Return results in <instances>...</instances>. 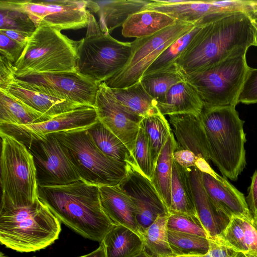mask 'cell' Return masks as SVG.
<instances>
[{
	"label": "cell",
	"mask_w": 257,
	"mask_h": 257,
	"mask_svg": "<svg viewBox=\"0 0 257 257\" xmlns=\"http://www.w3.org/2000/svg\"><path fill=\"white\" fill-rule=\"evenodd\" d=\"M256 29L248 15L227 14L203 25L176 61L184 73L206 69L227 58L257 47Z\"/></svg>",
	"instance_id": "obj_1"
},
{
	"label": "cell",
	"mask_w": 257,
	"mask_h": 257,
	"mask_svg": "<svg viewBox=\"0 0 257 257\" xmlns=\"http://www.w3.org/2000/svg\"><path fill=\"white\" fill-rule=\"evenodd\" d=\"M38 197L61 223L91 240L101 242L114 225L101 207L99 186L82 180L38 186Z\"/></svg>",
	"instance_id": "obj_2"
},
{
	"label": "cell",
	"mask_w": 257,
	"mask_h": 257,
	"mask_svg": "<svg viewBox=\"0 0 257 257\" xmlns=\"http://www.w3.org/2000/svg\"><path fill=\"white\" fill-rule=\"evenodd\" d=\"M61 223L39 198L30 205H1V243L20 252L40 250L59 238Z\"/></svg>",
	"instance_id": "obj_3"
},
{
	"label": "cell",
	"mask_w": 257,
	"mask_h": 257,
	"mask_svg": "<svg viewBox=\"0 0 257 257\" xmlns=\"http://www.w3.org/2000/svg\"><path fill=\"white\" fill-rule=\"evenodd\" d=\"M209 149L210 161L232 181L246 166L244 121L235 106L203 108L199 115Z\"/></svg>",
	"instance_id": "obj_4"
},
{
	"label": "cell",
	"mask_w": 257,
	"mask_h": 257,
	"mask_svg": "<svg viewBox=\"0 0 257 257\" xmlns=\"http://www.w3.org/2000/svg\"><path fill=\"white\" fill-rule=\"evenodd\" d=\"M79 41L45 26L37 27L15 63L16 77L62 72H76Z\"/></svg>",
	"instance_id": "obj_5"
},
{
	"label": "cell",
	"mask_w": 257,
	"mask_h": 257,
	"mask_svg": "<svg viewBox=\"0 0 257 257\" xmlns=\"http://www.w3.org/2000/svg\"><path fill=\"white\" fill-rule=\"evenodd\" d=\"M85 37L79 40L76 70L94 82H105L128 62L132 43L119 41L103 33L90 12Z\"/></svg>",
	"instance_id": "obj_6"
},
{
	"label": "cell",
	"mask_w": 257,
	"mask_h": 257,
	"mask_svg": "<svg viewBox=\"0 0 257 257\" xmlns=\"http://www.w3.org/2000/svg\"><path fill=\"white\" fill-rule=\"evenodd\" d=\"M1 205H30L39 199L33 157L27 147L16 138L0 132Z\"/></svg>",
	"instance_id": "obj_7"
},
{
	"label": "cell",
	"mask_w": 257,
	"mask_h": 257,
	"mask_svg": "<svg viewBox=\"0 0 257 257\" xmlns=\"http://www.w3.org/2000/svg\"><path fill=\"white\" fill-rule=\"evenodd\" d=\"M53 134L81 180L98 186H115L127 176V166L104 154L87 130Z\"/></svg>",
	"instance_id": "obj_8"
},
{
	"label": "cell",
	"mask_w": 257,
	"mask_h": 257,
	"mask_svg": "<svg viewBox=\"0 0 257 257\" xmlns=\"http://www.w3.org/2000/svg\"><path fill=\"white\" fill-rule=\"evenodd\" d=\"M246 54L231 56L203 70L184 73L196 90L203 108L236 106L249 68Z\"/></svg>",
	"instance_id": "obj_9"
},
{
	"label": "cell",
	"mask_w": 257,
	"mask_h": 257,
	"mask_svg": "<svg viewBox=\"0 0 257 257\" xmlns=\"http://www.w3.org/2000/svg\"><path fill=\"white\" fill-rule=\"evenodd\" d=\"M195 26L177 21L174 25L153 35L136 39L131 42V54L125 66L104 82L111 89H119L140 81L146 71L160 54Z\"/></svg>",
	"instance_id": "obj_10"
},
{
	"label": "cell",
	"mask_w": 257,
	"mask_h": 257,
	"mask_svg": "<svg viewBox=\"0 0 257 257\" xmlns=\"http://www.w3.org/2000/svg\"><path fill=\"white\" fill-rule=\"evenodd\" d=\"M26 13L36 28L45 26L61 31L87 27L88 1L85 0H10Z\"/></svg>",
	"instance_id": "obj_11"
},
{
	"label": "cell",
	"mask_w": 257,
	"mask_h": 257,
	"mask_svg": "<svg viewBox=\"0 0 257 257\" xmlns=\"http://www.w3.org/2000/svg\"><path fill=\"white\" fill-rule=\"evenodd\" d=\"M25 145L33 157L38 186H63L81 180L54 134Z\"/></svg>",
	"instance_id": "obj_12"
},
{
	"label": "cell",
	"mask_w": 257,
	"mask_h": 257,
	"mask_svg": "<svg viewBox=\"0 0 257 257\" xmlns=\"http://www.w3.org/2000/svg\"><path fill=\"white\" fill-rule=\"evenodd\" d=\"M16 79L22 85L48 95L94 107L98 84L77 71L44 73Z\"/></svg>",
	"instance_id": "obj_13"
},
{
	"label": "cell",
	"mask_w": 257,
	"mask_h": 257,
	"mask_svg": "<svg viewBox=\"0 0 257 257\" xmlns=\"http://www.w3.org/2000/svg\"><path fill=\"white\" fill-rule=\"evenodd\" d=\"M98 121L94 107L83 106L40 123L26 125L1 124L0 132L13 136L25 145L55 133L86 130Z\"/></svg>",
	"instance_id": "obj_14"
},
{
	"label": "cell",
	"mask_w": 257,
	"mask_h": 257,
	"mask_svg": "<svg viewBox=\"0 0 257 257\" xmlns=\"http://www.w3.org/2000/svg\"><path fill=\"white\" fill-rule=\"evenodd\" d=\"M94 108L98 120L119 138L132 154L143 117L120 103L104 82L98 85Z\"/></svg>",
	"instance_id": "obj_15"
},
{
	"label": "cell",
	"mask_w": 257,
	"mask_h": 257,
	"mask_svg": "<svg viewBox=\"0 0 257 257\" xmlns=\"http://www.w3.org/2000/svg\"><path fill=\"white\" fill-rule=\"evenodd\" d=\"M118 186L134 204L141 236L158 216L169 213L151 181L133 166L127 165V176Z\"/></svg>",
	"instance_id": "obj_16"
},
{
	"label": "cell",
	"mask_w": 257,
	"mask_h": 257,
	"mask_svg": "<svg viewBox=\"0 0 257 257\" xmlns=\"http://www.w3.org/2000/svg\"><path fill=\"white\" fill-rule=\"evenodd\" d=\"M168 117L176 141L175 149L191 152L198 159H203L209 162V149L199 116L181 113L170 115Z\"/></svg>",
	"instance_id": "obj_17"
},
{
	"label": "cell",
	"mask_w": 257,
	"mask_h": 257,
	"mask_svg": "<svg viewBox=\"0 0 257 257\" xmlns=\"http://www.w3.org/2000/svg\"><path fill=\"white\" fill-rule=\"evenodd\" d=\"M197 216L208 234V238L220 235L232 216L216 205L207 194L201 172L196 167L188 169Z\"/></svg>",
	"instance_id": "obj_18"
},
{
	"label": "cell",
	"mask_w": 257,
	"mask_h": 257,
	"mask_svg": "<svg viewBox=\"0 0 257 257\" xmlns=\"http://www.w3.org/2000/svg\"><path fill=\"white\" fill-rule=\"evenodd\" d=\"M204 189L211 200L231 216L253 218L243 194L237 189L224 176L215 171L202 172Z\"/></svg>",
	"instance_id": "obj_19"
},
{
	"label": "cell",
	"mask_w": 257,
	"mask_h": 257,
	"mask_svg": "<svg viewBox=\"0 0 257 257\" xmlns=\"http://www.w3.org/2000/svg\"><path fill=\"white\" fill-rule=\"evenodd\" d=\"M99 189L101 207L112 223L124 226L142 237L137 224L135 207L130 197L119 186H101Z\"/></svg>",
	"instance_id": "obj_20"
},
{
	"label": "cell",
	"mask_w": 257,
	"mask_h": 257,
	"mask_svg": "<svg viewBox=\"0 0 257 257\" xmlns=\"http://www.w3.org/2000/svg\"><path fill=\"white\" fill-rule=\"evenodd\" d=\"M164 13L176 21L200 25L208 16L215 14L211 1L153 0L143 11Z\"/></svg>",
	"instance_id": "obj_21"
},
{
	"label": "cell",
	"mask_w": 257,
	"mask_h": 257,
	"mask_svg": "<svg viewBox=\"0 0 257 257\" xmlns=\"http://www.w3.org/2000/svg\"><path fill=\"white\" fill-rule=\"evenodd\" d=\"M157 106L164 115L192 113L199 116L203 104L195 88L185 80L173 85L157 102Z\"/></svg>",
	"instance_id": "obj_22"
},
{
	"label": "cell",
	"mask_w": 257,
	"mask_h": 257,
	"mask_svg": "<svg viewBox=\"0 0 257 257\" xmlns=\"http://www.w3.org/2000/svg\"><path fill=\"white\" fill-rule=\"evenodd\" d=\"M7 92L35 110L52 117L67 111L86 106L25 87L17 81L16 78Z\"/></svg>",
	"instance_id": "obj_23"
},
{
	"label": "cell",
	"mask_w": 257,
	"mask_h": 257,
	"mask_svg": "<svg viewBox=\"0 0 257 257\" xmlns=\"http://www.w3.org/2000/svg\"><path fill=\"white\" fill-rule=\"evenodd\" d=\"M151 1L114 0L97 1L99 10L98 22L101 31L110 34L115 29L122 27L132 15L143 11Z\"/></svg>",
	"instance_id": "obj_24"
},
{
	"label": "cell",
	"mask_w": 257,
	"mask_h": 257,
	"mask_svg": "<svg viewBox=\"0 0 257 257\" xmlns=\"http://www.w3.org/2000/svg\"><path fill=\"white\" fill-rule=\"evenodd\" d=\"M169 213L197 216L188 170L173 159ZM198 217V216H197Z\"/></svg>",
	"instance_id": "obj_25"
},
{
	"label": "cell",
	"mask_w": 257,
	"mask_h": 257,
	"mask_svg": "<svg viewBox=\"0 0 257 257\" xmlns=\"http://www.w3.org/2000/svg\"><path fill=\"white\" fill-rule=\"evenodd\" d=\"M177 21L159 12L141 11L131 15L122 26L125 38H141L154 35L174 25Z\"/></svg>",
	"instance_id": "obj_26"
},
{
	"label": "cell",
	"mask_w": 257,
	"mask_h": 257,
	"mask_svg": "<svg viewBox=\"0 0 257 257\" xmlns=\"http://www.w3.org/2000/svg\"><path fill=\"white\" fill-rule=\"evenodd\" d=\"M52 118L35 110L7 91L0 90V124H35Z\"/></svg>",
	"instance_id": "obj_27"
},
{
	"label": "cell",
	"mask_w": 257,
	"mask_h": 257,
	"mask_svg": "<svg viewBox=\"0 0 257 257\" xmlns=\"http://www.w3.org/2000/svg\"><path fill=\"white\" fill-rule=\"evenodd\" d=\"M102 241L106 257H134L144 251L142 237L123 225H113Z\"/></svg>",
	"instance_id": "obj_28"
},
{
	"label": "cell",
	"mask_w": 257,
	"mask_h": 257,
	"mask_svg": "<svg viewBox=\"0 0 257 257\" xmlns=\"http://www.w3.org/2000/svg\"><path fill=\"white\" fill-rule=\"evenodd\" d=\"M87 131L96 147L106 156L125 166H136L123 142L99 120Z\"/></svg>",
	"instance_id": "obj_29"
},
{
	"label": "cell",
	"mask_w": 257,
	"mask_h": 257,
	"mask_svg": "<svg viewBox=\"0 0 257 257\" xmlns=\"http://www.w3.org/2000/svg\"><path fill=\"white\" fill-rule=\"evenodd\" d=\"M175 147L172 132L159 155L151 180L168 210L171 203L173 155Z\"/></svg>",
	"instance_id": "obj_30"
},
{
	"label": "cell",
	"mask_w": 257,
	"mask_h": 257,
	"mask_svg": "<svg viewBox=\"0 0 257 257\" xmlns=\"http://www.w3.org/2000/svg\"><path fill=\"white\" fill-rule=\"evenodd\" d=\"M111 90L120 103L140 116L145 117L160 112L156 101L145 90L141 81L126 88Z\"/></svg>",
	"instance_id": "obj_31"
},
{
	"label": "cell",
	"mask_w": 257,
	"mask_h": 257,
	"mask_svg": "<svg viewBox=\"0 0 257 257\" xmlns=\"http://www.w3.org/2000/svg\"><path fill=\"white\" fill-rule=\"evenodd\" d=\"M169 213L160 215L142 235L144 251L149 257H175L168 242Z\"/></svg>",
	"instance_id": "obj_32"
},
{
	"label": "cell",
	"mask_w": 257,
	"mask_h": 257,
	"mask_svg": "<svg viewBox=\"0 0 257 257\" xmlns=\"http://www.w3.org/2000/svg\"><path fill=\"white\" fill-rule=\"evenodd\" d=\"M140 127L145 131L149 142L156 165L159 155L172 133L169 121L160 112L143 117Z\"/></svg>",
	"instance_id": "obj_33"
},
{
	"label": "cell",
	"mask_w": 257,
	"mask_h": 257,
	"mask_svg": "<svg viewBox=\"0 0 257 257\" xmlns=\"http://www.w3.org/2000/svg\"><path fill=\"white\" fill-rule=\"evenodd\" d=\"M168 237L174 256L203 255L209 250L208 238L169 229Z\"/></svg>",
	"instance_id": "obj_34"
},
{
	"label": "cell",
	"mask_w": 257,
	"mask_h": 257,
	"mask_svg": "<svg viewBox=\"0 0 257 257\" xmlns=\"http://www.w3.org/2000/svg\"><path fill=\"white\" fill-rule=\"evenodd\" d=\"M202 25H195L190 31L171 44L156 59L144 75L169 70L176 66V62Z\"/></svg>",
	"instance_id": "obj_35"
},
{
	"label": "cell",
	"mask_w": 257,
	"mask_h": 257,
	"mask_svg": "<svg viewBox=\"0 0 257 257\" xmlns=\"http://www.w3.org/2000/svg\"><path fill=\"white\" fill-rule=\"evenodd\" d=\"M185 80L183 73L176 65L168 71L144 75L140 81L147 92L157 102L173 85Z\"/></svg>",
	"instance_id": "obj_36"
},
{
	"label": "cell",
	"mask_w": 257,
	"mask_h": 257,
	"mask_svg": "<svg viewBox=\"0 0 257 257\" xmlns=\"http://www.w3.org/2000/svg\"><path fill=\"white\" fill-rule=\"evenodd\" d=\"M36 27L29 16L10 0L0 1V30H12L32 35Z\"/></svg>",
	"instance_id": "obj_37"
},
{
	"label": "cell",
	"mask_w": 257,
	"mask_h": 257,
	"mask_svg": "<svg viewBox=\"0 0 257 257\" xmlns=\"http://www.w3.org/2000/svg\"><path fill=\"white\" fill-rule=\"evenodd\" d=\"M132 156L136 169L151 180L155 164L148 138L144 130L141 127L132 152Z\"/></svg>",
	"instance_id": "obj_38"
},
{
	"label": "cell",
	"mask_w": 257,
	"mask_h": 257,
	"mask_svg": "<svg viewBox=\"0 0 257 257\" xmlns=\"http://www.w3.org/2000/svg\"><path fill=\"white\" fill-rule=\"evenodd\" d=\"M167 226L169 230L208 238L207 232L196 216L169 213Z\"/></svg>",
	"instance_id": "obj_39"
},
{
	"label": "cell",
	"mask_w": 257,
	"mask_h": 257,
	"mask_svg": "<svg viewBox=\"0 0 257 257\" xmlns=\"http://www.w3.org/2000/svg\"><path fill=\"white\" fill-rule=\"evenodd\" d=\"M238 103H257V68L249 67L238 96Z\"/></svg>",
	"instance_id": "obj_40"
},
{
	"label": "cell",
	"mask_w": 257,
	"mask_h": 257,
	"mask_svg": "<svg viewBox=\"0 0 257 257\" xmlns=\"http://www.w3.org/2000/svg\"><path fill=\"white\" fill-rule=\"evenodd\" d=\"M208 239L209 250L206 254L177 257H247L243 253L237 251L226 245L218 236L209 237Z\"/></svg>",
	"instance_id": "obj_41"
},
{
	"label": "cell",
	"mask_w": 257,
	"mask_h": 257,
	"mask_svg": "<svg viewBox=\"0 0 257 257\" xmlns=\"http://www.w3.org/2000/svg\"><path fill=\"white\" fill-rule=\"evenodd\" d=\"M215 13L242 12L248 16L251 12L250 0L211 1Z\"/></svg>",
	"instance_id": "obj_42"
},
{
	"label": "cell",
	"mask_w": 257,
	"mask_h": 257,
	"mask_svg": "<svg viewBox=\"0 0 257 257\" xmlns=\"http://www.w3.org/2000/svg\"><path fill=\"white\" fill-rule=\"evenodd\" d=\"M26 45L19 43L0 32V55L15 64L21 56Z\"/></svg>",
	"instance_id": "obj_43"
},
{
	"label": "cell",
	"mask_w": 257,
	"mask_h": 257,
	"mask_svg": "<svg viewBox=\"0 0 257 257\" xmlns=\"http://www.w3.org/2000/svg\"><path fill=\"white\" fill-rule=\"evenodd\" d=\"M15 64L0 55V90L8 91L16 78Z\"/></svg>",
	"instance_id": "obj_44"
},
{
	"label": "cell",
	"mask_w": 257,
	"mask_h": 257,
	"mask_svg": "<svg viewBox=\"0 0 257 257\" xmlns=\"http://www.w3.org/2000/svg\"><path fill=\"white\" fill-rule=\"evenodd\" d=\"M248 192L245 197L249 210L253 218L257 216V169L251 178Z\"/></svg>",
	"instance_id": "obj_45"
},
{
	"label": "cell",
	"mask_w": 257,
	"mask_h": 257,
	"mask_svg": "<svg viewBox=\"0 0 257 257\" xmlns=\"http://www.w3.org/2000/svg\"><path fill=\"white\" fill-rule=\"evenodd\" d=\"M173 156L176 162L187 170L195 167L198 160L193 153L186 150L174 149Z\"/></svg>",
	"instance_id": "obj_46"
},
{
	"label": "cell",
	"mask_w": 257,
	"mask_h": 257,
	"mask_svg": "<svg viewBox=\"0 0 257 257\" xmlns=\"http://www.w3.org/2000/svg\"><path fill=\"white\" fill-rule=\"evenodd\" d=\"M0 32L10 39L21 44L26 45L31 35L12 30H0Z\"/></svg>",
	"instance_id": "obj_47"
},
{
	"label": "cell",
	"mask_w": 257,
	"mask_h": 257,
	"mask_svg": "<svg viewBox=\"0 0 257 257\" xmlns=\"http://www.w3.org/2000/svg\"><path fill=\"white\" fill-rule=\"evenodd\" d=\"M79 257H106L105 249L102 241L99 243L98 247L88 254Z\"/></svg>",
	"instance_id": "obj_48"
},
{
	"label": "cell",
	"mask_w": 257,
	"mask_h": 257,
	"mask_svg": "<svg viewBox=\"0 0 257 257\" xmlns=\"http://www.w3.org/2000/svg\"><path fill=\"white\" fill-rule=\"evenodd\" d=\"M251 12L249 15L250 18L252 20L257 19V0L250 1Z\"/></svg>",
	"instance_id": "obj_49"
},
{
	"label": "cell",
	"mask_w": 257,
	"mask_h": 257,
	"mask_svg": "<svg viewBox=\"0 0 257 257\" xmlns=\"http://www.w3.org/2000/svg\"><path fill=\"white\" fill-rule=\"evenodd\" d=\"M134 257H149V256L143 251L142 252H141L140 253L136 255V256H135Z\"/></svg>",
	"instance_id": "obj_50"
},
{
	"label": "cell",
	"mask_w": 257,
	"mask_h": 257,
	"mask_svg": "<svg viewBox=\"0 0 257 257\" xmlns=\"http://www.w3.org/2000/svg\"><path fill=\"white\" fill-rule=\"evenodd\" d=\"M0 257H8V256L6 255L4 253H3V252H1L0 253ZM33 257H36V256H33Z\"/></svg>",
	"instance_id": "obj_51"
},
{
	"label": "cell",
	"mask_w": 257,
	"mask_h": 257,
	"mask_svg": "<svg viewBox=\"0 0 257 257\" xmlns=\"http://www.w3.org/2000/svg\"><path fill=\"white\" fill-rule=\"evenodd\" d=\"M253 23L256 24L257 25V19H255V20H252Z\"/></svg>",
	"instance_id": "obj_52"
},
{
	"label": "cell",
	"mask_w": 257,
	"mask_h": 257,
	"mask_svg": "<svg viewBox=\"0 0 257 257\" xmlns=\"http://www.w3.org/2000/svg\"><path fill=\"white\" fill-rule=\"evenodd\" d=\"M253 24H254V26L255 27V28H256V31H257V25H256V24H254V23H253ZM256 43H257V32H256Z\"/></svg>",
	"instance_id": "obj_53"
},
{
	"label": "cell",
	"mask_w": 257,
	"mask_h": 257,
	"mask_svg": "<svg viewBox=\"0 0 257 257\" xmlns=\"http://www.w3.org/2000/svg\"><path fill=\"white\" fill-rule=\"evenodd\" d=\"M254 220L256 225L257 226V220L254 219Z\"/></svg>",
	"instance_id": "obj_54"
},
{
	"label": "cell",
	"mask_w": 257,
	"mask_h": 257,
	"mask_svg": "<svg viewBox=\"0 0 257 257\" xmlns=\"http://www.w3.org/2000/svg\"><path fill=\"white\" fill-rule=\"evenodd\" d=\"M247 257H257V256H247Z\"/></svg>",
	"instance_id": "obj_55"
},
{
	"label": "cell",
	"mask_w": 257,
	"mask_h": 257,
	"mask_svg": "<svg viewBox=\"0 0 257 257\" xmlns=\"http://www.w3.org/2000/svg\"><path fill=\"white\" fill-rule=\"evenodd\" d=\"M254 219L257 220V216H256V217L255 218H254Z\"/></svg>",
	"instance_id": "obj_56"
},
{
	"label": "cell",
	"mask_w": 257,
	"mask_h": 257,
	"mask_svg": "<svg viewBox=\"0 0 257 257\" xmlns=\"http://www.w3.org/2000/svg\"><path fill=\"white\" fill-rule=\"evenodd\" d=\"M175 257H177V256H175Z\"/></svg>",
	"instance_id": "obj_57"
}]
</instances>
